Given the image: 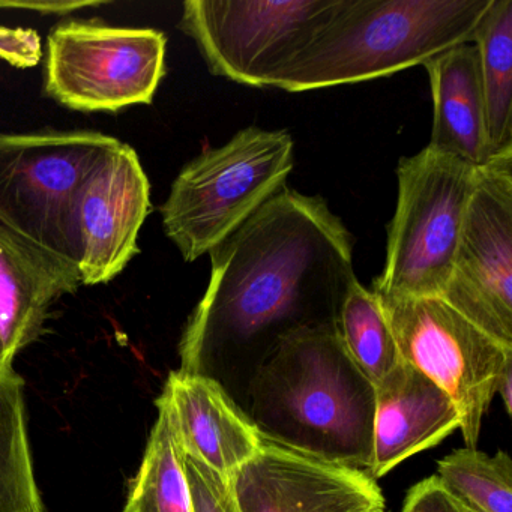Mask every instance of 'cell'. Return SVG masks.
Wrapping results in <instances>:
<instances>
[{
  "label": "cell",
  "mask_w": 512,
  "mask_h": 512,
  "mask_svg": "<svg viewBox=\"0 0 512 512\" xmlns=\"http://www.w3.org/2000/svg\"><path fill=\"white\" fill-rule=\"evenodd\" d=\"M295 143L283 130L248 127L182 167L161 206L163 229L185 262H196L286 187Z\"/></svg>",
  "instance_id": "cell-4"
},
{
  "label": "cell",
  "mask_w": 512,
  "mask_h": 512,
  "mask_svg": "<svg viewBox=\"0 0 512 512\" xmlns=\"http://www.w3.org/2000/svg\"><path fill=\"white\" fill-rule=\"evenodd\" d=\"M440 298L512 347V148L478 167Z\"/></svg>",
  "instance_id": "cell-10"
},
{
  "label": "cell",
  "mask_w": 512,
  "mask_h": 512,
  "mask_svg": "<svg viewBox=\"0 0 512 512\" xmlns=\"http://www.w3.org/2000/svg\"><path fill=\"white\" fill-rule=\"evenodd\" d=\"M448 496H449V494H448ZM452 500H454V499H452ZM454 503H455V506H457L458 512H478V511H475V509L467 508V506H464V505H461V503L455 502V500H454Z\"/></svg>",
  "instance_id": "cell-27"
},
{
  "label": "cell",
  "mask_w": 512,
  "mask_h": 512,
  "mask_svg": "<svg viewBox=\"0 0 512 512\" xmlns=\"http://www.w3.org/2000/svg\"><path fill=\"white\" fill-rule=\"evenodd\" d=\"M437 481L451 499L478 512H512V461L475 448L457 449L437 464Z\"/></svg>",
  "instance_id": "cell-21"
},
{
  "label": "cell",
  "mask_w": 512,
  "mask_h": 512,
  "mask_svg": "<svg viewBox=\"0 0 512 512\" xmlns=\"http://www.w3.org/2000/svg\"><path fill=\"white\" fill-rule=\"evenodd\" d=\"M80 286L77 263L0 224V377L16 374L17 353L40 337L53 305Z\"/></svg>",
  "instance_id": "cell-13"
},
{
  "label": "cell",
  "mask_w": 512,
  "mask_h": 512,
  "mask_svg": "<svg viewBox=\"0 0 512 512\" xmlns=\"http://www.w3.org/2000/svg\"><path fill=\"white\" fill-rule=\"evenodd\" d=\"M493 0H343L337 14L274 77L299 94L355 85L472 44Z\"/></svg>",
  "instance_id": "cell-2"
},
{
  "label": "cell",
  "mask_w": 512,
  "mask_h": 512,
  "mask_svg": "<svg viewBox=\"0 0 512 512\" xmlns=\"http://www.w3.org/2000/svg\"><path fill=\"white\" fill-rule=\"evenodd\" d=\"M496 394L502 398L503 406H505L506 413L511 415L512 413V365H509L505 371H503L502 377H500L499 386H497Z\"/></svg>",
  "instance_id": "cell-26"
},
{
  "label": "cell",
  "mask_w": 512,
  "mask_h": 512,
  "mask_svg": "<svg viewBox=\"0 0 512 512\" xmlns=\"http://www.w3.org/2000/svg\"><path fill=\"white\" fill-rule=\"evenodd\" d=\"M151 211V184L136 149L119 142L86 179L74 227L80 280H115L139 253V233Z\"/></svg>",
  "instance_id": "cell-12"
},
{
  "label": "cell",
  "mask_w": 512,
  "mask_h": 512,
  "mask_svg": "<svg viewBox=\"0 0 512 512\" xmlns=\"http://www.w3.org/2000/svg\"><path fill=\"white\" fill-rule=\"evenodd\" d=\"M157 404L169 413L182 452L224 478L259 451V425L208 374L173 371Z\"/></svg>",
  "instance_id": "cell-14"
},
{
  "label": "cell",
  "mask_w": 512,
  "mask_h": 512,
  "mask_svg": "<svg viewBox=\"0 0 512 512\" xmlns=\"http://www.w3.org/2000/svg\"><path fill=\"white\" fill-rule=\"evenodd\" d=\"M433 95V128L427 148L475 167L491 160L487 115L473 44L452 47L425 62Z\"/></svg>",
  "instance_id": "cell-16"
},
{
  "label": "cell",
  "mask_w": 512,
  "mask_h": 512,
  "mask_svg": "<svg viewBox=\"0 0 512 512\" xmlns=\"http://www.w3.org/2000/svg\"><path fill=\"white\" fill-rule=\"evenodd\" d=\"M227 479L239 512H385L382 491L365 470L263 431L259 451Z\"/></svg>",
  "instance_id": "cell-11"
},
{
  "label": "cell",
  "mask_w": 512,
  "mask_h": 512,
  "mask_svg": "<svg viewBox=\"0 0 512 512\" xmlns=\"http://www.w3.org/2000/svg\"><path fill=\"white\" fill-rule=\"evenodd\" d=\"M401 512H458L454 500L440 487L436 476L410 488Z\"/></svg>",
  "instance_id": "cell-24"
},
{
  "label": "cell",
  "mask_w": 512,
  "mask_h": 512,
  "mask_svg": "<svg viewBox=\"0 0 512 512\" xmlns=\"http://www.w3.org/2000/svg\"><path fill=\"white\" fill-rule=\"evenodd\" d=\"M343 0H187L179 29L211 74L250 88L274 77L337 14Z\"/></svg>",
  "instance_id": "cell-9"
},
{
  "label": "cell",
  "mask_w": 512,
  "mask_h": 512,
  "mask_svg": "<svg viewBox=\"0 0 512 512\" xmlns=\"http://www.w3.org/2000/svg\"><path fill=\"white\" fill-rule=\"evenodd\" d=\"M43 43L34 29L0 26V59L13 67L26 70L43 61Z\"/></svg>",
  "instance_id": "cell-23"
},
{
  "label": "cell",
  "mask_w": 512,
  "mask_h": 512,
  "mask_svg": "<svg viewBox=\"0 0 512 512\" xmlns=\"http://www.w3.org/2000/svg\"><path fill=\"white\" fill-rule=\"evenodd\" d=\"M379 299L401 359L451 397L460 412L464 442L475 448L500 377L512 365V347L440 296Z\"/></svg>",
  "instance_id": "cell-8"
},
{
  "label": "cell",
  "mask_w": 512,
  "mask_h": 512,
  "mask_svg": "<svg viewBox=\"0 0 512 512\" xmlns=\"http://www.w3.org/2000/svg\"><path fill=\"white\" fill-rule=\"evenodd\" d=\"M473 46L478 50L491 155L512 148V0H493Z\"/></svg>",
  "instance_id": "cell-17"
},
{
  "label": "cell",
  "mask_w": 512,
  "mask_h": 512,
  "mask_svg": "<svg viewBox=\"0 0 512 512\" xmlns=\"http://www.w3.org/2000/svg\"><path fill=\"white\" fill-rule=\"evenodd\" d=\"M262 391L283 442L367 472L373 449L374 386L341 346L335 326L278 341L263 365Z\"/></svg>",
  "instance_id": "cell-3"
},
{
  "label": "cell",
  "mask_w": 512,
  "mask_h": 512,
  "mask_svg": "<svg viewBox=\"0 0 512 512\" xmlns=\"http://www.w3.org/2000/svg\"><path fill=\"white\" fill-rule=\"evenodd\" d=\"M166 52L157 29L64 20L47 37L44 94L73 112L149 106L166 76Z\"/></svg>",
  "instance_id": "cell-7"
},
{
  "label": "cell",
  "mask_w": 512,
  "mask_h": 512,
  "mask_svg": "<svg viewBox=\"0 0 512 512\" xmlns=\"http://www.w3.org/2000/svg\"><path fill=\"white\" fill-rule=\"evenodd\" d=\"M335 329L347 358L373 386L403 362L382 302L358 278L344 295Z\"/></svg>",
  "instance_id": "cell-18"
},
{
  "label": "cell",
  "mask_w": 512,
  "mask_h": 512,
  "mask_svg": "<svg viewBox=\"0 0 512 512\" xmlns=\"http://www.w3.org/2000/svg\"><path fill=\"white\" fill-rule=\"evenodd\" d=\"M119 142L92 130L0 133V224L79 262L77 199L92 170Z\"/></svg>",
  "instance_id": "cell-6"
},
{
  "label": "cell",
  "mask_w": 512,
  "mask_h": 512,
  "mask_svg": "<svg viewBox=\"0 0 512 512\" xmlns=\"http://www.w3.org/2000/svg\"><path fill=\"white\" fill-rule=\"evenodd\" d=\"M157 407L158 419L122 512H193L184 452L169 413L160 404Z\"/></svg>",
  "instance_id": "cell-20"
},
{
  "label": "cell",
  "mask_w": 512,
  "mask_h": 512,
  "mask_svg": "<svg viewBox=\"0 0 512 512\" xmlns=\"http://www.w3.org/2000/svg\"><path fill=\"white\" fill-rule=\"evenodd\" d=\"M478 176V167L425 146L397 167L398 197L388 226L379 298L442 296Z\"/></svg>",
  "instance_id": "cell-5"
},
{
  "label": "cell",
  "mask_w": 512,
  "mask_h": 512,
  "mask_svg": "<svg viewBox=\"0 0 512 512\" xmlns=\"http://www.w3.org/2000/svg\"><path fill=\"white\" fill-rule=\"evenodd\" d=\"M109 5L104 0H35V2H19V0H0V10H22L43 16H70L88 8H100Z\"/></svg>",
  "instance_id": "cell-25"
},
{
  "label": "cell",
  "mask_w": 512,
  "mask_h": 512,
  "mask_svg": "<svg viewBox=\"0 0 512 512\" xmlns=\"http://www.w3.org/2000/svg\"><path fill=\"white\" fill-rule=\"evenodd\" d=\"M193 512H239L229 479L184 454Z\"/></svg>",
  "instance_id": "cell-22"
},
{
  "label": "cell",
  "mask_w": 512,
  "mask_h": 512,
  "mask_svg": "<svg viewBox=\"0 0 512 512\" xmlns=\"http://www.w3.org/2000/svg\"><path fill=\"white\" fill-rule=\"evenodd\" d=\"M460 412L430 377L401 362L374 386L373 449L367 473L383 478L412 455L460 428Z\"/></svg>",
  "instance_id": "cell-15"
},
{
  "label": "cell",
  "mask_w": 512,
  "mask_h": 512,
  "mask_svg": "<svg viewBox=\"0 0 512 512\" xmlns=\"http://www.w3.org/2000/svg\"><path fill=\"white\" fill-rule=\"evenodd\" d=\"M0 512H43L32 467L25 382L0 377Z\"/></svg>",
  "instance_id": "cell-19"
},
{
  "label": "cell",
  "mask_w": 512,
  "mask_h": 512,
  "mask_svg": "<svg viewBox=\"0 0 512 512\" xmlns=\"http://www.w3.org/2000/svg\"><path fill=\"white\" fill-rule=\"evenodd\" d=\"M353 236L320 196L284 187L209 253L211 277L181 340L182 371L221 347L335 326L353 271Z\"/></svg>",
  "instance_id": "cell-1"
}]
</instances>
